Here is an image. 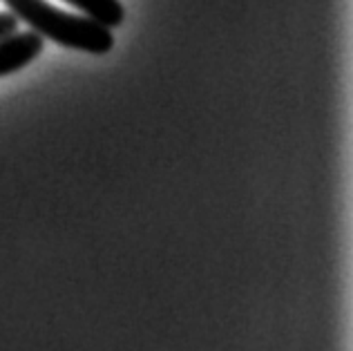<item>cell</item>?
Here are the masks:
<instances>
[{
    "mask_svg": "<svg viewBox=\"0 0 353 351\" xmlns=\"http://www.w3.org/2000/svg\"><path fill=\"white\" fill-rule=\"evenodd\" d=\"M18 21H25L32 30L70 50L90 54H108L114 48V34L110 27L97 23L90 16L65 14L45 0H3Z\"/></svg>",
    "mask_w": 353,
    "mask_h": 351,
    "instance_id": "obj_1",
    "label": "cell"
},
{
    "mask_svg": "<svg viewBox=\"0 0 353 351\" xmlns=\"http://www.w3.org/2000/svg\"><path fill=\"white\" fill-rule=\"evenodd\" d=\"M43 52V36L36 32H14L0 41V77L18 72L39 59Z\"/></svg>",
    "mask_w": 353,
    "mask_h": 351,
    "instance_id": "obj_2",
    "label": "cell"
},
{
    "mask_svg": "<svg viewBox=\"0 0 353 351\" xmlns=\"http://www.w3.org/2000/svg\"><path fill=\"white\" fill-rule=\"evenodd\" d=\"M65 3L74 5L81 9L83 14L94 18L97 23L114 30L121 23H123V5L119 0H65Z\"/></svg>",
    "mask_w": 353,
    "mask_h": 351,
    "instance_id": "obj_3",
    "label": "cell"
},
{
    "mask_svg": "<svg viewBox=\"0 0 353 351\" xmlns=\"http://www.w3.org/2000/svg\"><path fill=\"white\" fill-rule=\"evenodd\" d=\"M18 32V18L14 14H0V41Z\"/></svg>",
    "mask_w": 353,
    "mask_h": 351,
    "instance_id": "obj_4",
    "label": "cell"
}]
</instances>
